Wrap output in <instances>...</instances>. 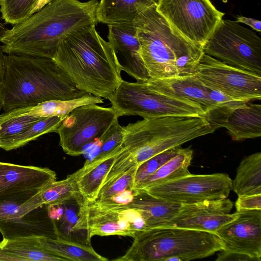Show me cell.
Masks as SVG:
<instances>
[{"label":"cell","mask_w":261,"mask_h":261,"mask_svg":"<svg viewBox=\"0 0 261 261\" xmlns=\"http://www.w3.org/2000/svg\"><path fill=\"white\" fill-rule=\"evenodd\" d=\"M40 246L51 254L66 261H106L108 258L97 253L90 244L60 237H39Z\"/></svg>","instance_id":"obj_25"},{"label":"cell","mask_w":261,"mask_h":261,"mask_svg":"<svg viewBox=\"0 0 261 261\" xmlns=\"http://www.w3.org/2000/svg\"><path fill=\"white\" fill-rule=\"evenodd\" d=\"M158 0H100L96 10L98 22L107 25L133 22L148 8L156 5Z\"/></svg>","instance_id":"obj_23"},{"label":"cell","mask_w":261,"mask_h":261,"mask_svg":"<svg viewBox=\"0 0 261 261\" xmlns=\"http://www.w3.org/2000/svg\"><path fill=\"white\" fill-rule=\"evenodd\" d=\"M6 28L4 24L0 22V38L3 36Z\"/></svg>","instance_id":"obj_42"},{"label":"cell","mask_w":261,"mask_h":261,"mask_svg":"<svg viewBox=\"0 0 261 261\" xmlns=\"http://www.w3.org/2000/svg\"><path fill=\"white\" fill-rule=\"evenodd\" d=\"M43 118L31 115H13L8 111L4 112L0 115V145L22 133Z\"/></svg>","instance_id":"obj_33"},{"label":"cell","mask_w":261,"mask_h":261,"mask_svg":"<svg viewBox=\"0 0 261 261\" xmlns=\"http://www.w3.org/2000/svg\"><path fill=\"white\" fill-rule=\"evenodd\" d=\"M237 217L215 233L223 250L247 255L261 260V210L237 211Z\"/></svg>","instance_id":"obj_15"},{"label":"cell","mask_w":261,"mask_h":261,"mask_svg":"<svg viewBox=\"0 0 261 261\" xmlns=\"http://www.w3.org/2000/svg\"><path fill=\"white\" fill-rule=\"evenodd\" d=\"M144 82L157 93L199 103L206 110V117L218 106L210 96L208 87L194 74L163 79H150Z\"/></svg>","instance_id":"obj_19"},{"label":"cell","mask_w":261,"mask_h":261,"mask_svg":"<svg viewBox=\"0 0 261 261\" xmlns=\"http://www.w3.org/2000/svg\"><path fill=\"white\" fill-rule=\"evenodd\" d=\"M53 60L78 89L109 100L123 80L112 49L94 25L63 39Z\"/></svg>","instance_id":"obj_2"},{"label":"cell","mask_w":261,"mask_h":261,"mask_svg":"<svg viewBox=\"0 0 261 261\" xmlns=\"http://www.w3.org/2000/svg\"><path fill=\"white\" fill-rule=\"evenodd\" d=\"M37 0H0L1 19L5 24L14 25L27 19Z\"/></svg>","instance_id":"obj_34"},{"label":"cell","mask_w":261,"mask_h":261,"mask_svg":"<svg viewBox=\"0 0 261 261\" xmlns=\"http://www.w3.org/2000/svg\"><path fill=\"white\" fill-rule=\"evenodd\" d=\"M97 0H51L0 38L7 55L53 59L59 42L78 29L98 22Z\"/></svg>","instance_id":"obj_1"},{"label":"cell","mask_w":261,"mask_h":261,"mask_svg":"<svg viewBox=\"0 0 261 261\" xmlns=\"http://www.w3.org/2000/svg\"><path fill=\"white\" fill-rule=\"evenodd\" d=\"M117 261H189L201 259L224 249L214 232L165 226L141 231Z\"/></svg>","instance_id":"obj_5"},{"label":"cell","mask_w":261,"mask_h":261,"mask_svg":"<svg viewBox=\"0 0 261 261\" xmlns=\"http://www.w3.org/2000/svg\"><path fill=\"white\" fill-rule=\"evenodd\" d=\"M235 207L237 211L261 210V194L238 196Z\"/></svg>","instance_id":"obj_37"},{"label":"cell","mask_w":261,"mask_h":261,"mask_svg":"<svg viewBox=\"0 0 261 261\" xmlns=\"http://www.w3.org/2000/svg\"><path fill=\"white\" fill-rule=\"evenodd\" d=\"M233 205L227 198L182 204L176 215L163 227H177L215 233L237 217V212L230 214Z\"/></svg>","instance_id":"obj_16"},{"label":"cell","mask_w":261,"mask_h":261,"mask_svg":"<svg viewBox=\"0 0 261 261\" xmlns=\"http://www.w3.org/2000/svg\"><path fill=\"white\" fill-rule=\"evenodd\" d=\"M38 237L3 238L0 243V261H66L42 248Z\"/></svg>","instance_id":"obj_22"},{"label":"cell","mask_w":261,"mask_h":261,"mask_svg":"<svg viewBox=\"0 0 261 261\" xmlns=\"http://www.w3.org/2000/svg\"><path fill=\"white\" fill-rule=\"evenodd\" d=\"M181 149L180 146L170 148L149 158L139 165L135 176L133 190L139 186L166 162L176 155Z\"/></svg>","instance_id":"obj_35"},{"label":"cell","mask_w":261,"mask_h":261,"mask_svg":"<svg viewBox=\"0 0 261 261\" xmlns=\"http://www.w3.org/2000/svg\"><path fill=\"white\" fill-rule=\"evenodd\" d=\"M0 243H1V242H0Z\"/></svg>","instance_id":"obj_43"},{"label":"cell","mask_w":261,"mask_h":261,"mask_svg":"<svg viewBox=\"0 0 261 261\" xmlns=\"http://www.w3.org/2000/svg\"><path fill=\"white\" fill-rule=\"evenodd\" d=\"M80 194L72 174L60 181H54L35 196L37 208L60 204L76 198Z\"/></svg>","instance_id":"obj_29"},{"label":"cell","mask_w":261,"mask_h":261,"mask_svg":"<svg viewBox=\"0 0 261 261\" xmlns=\"http://www.w3.org/2000/svg\"><path fill=\"white\" fill-rule=\"evenodd\" d=\"M108 25V42L121 71H124L137 82L150 79L141 57L140 44L133 22H120Z\"/></svg>","instance_id":"obj_18"},{"label":"cell","mask_w":261,"mask_h":261,"mask_svg":"<svg viewBox=\"0 0 261 261\" xmlns=\"http://www.w3.org/2000/svg\"><path fill=\"white\" fill-rule=\"evenodd\" d=\"M208 89L211 98L218 106L207 116V118L211 125L216 130L224 127L232 112L247 104L248 101L233 98L210 88Z\"/></svg>","instance_id":"obj_32"},{"label":"cell","mask_w":261,"mask_h":261,"mask_svg":"<svg viewBox=\"0 0 261 261\" xmlns=\"http://www.w3.org/2000/svg\"><path fill=\"white\" fill-rule=\"evenodd\" d=\"M50 1L51 0H37L32 9V14L39 11Z\"/></svg>","instance_id":"obj_41"},{"label":"cell","mask_w":261,"mask_h":261,"mask_svg":"<svg viewBox=\"0 0 261 261\" xmlns=\"http://www.w3.org/2000/svg\"><path fill=\"white\" fill-rule=\"evenodd\" d=\"M133 23L150 79L194 74L203 48L175 31L156 11V5L139 14Z\"/></svg>","instance_id":"obj_4"},{"label":"cell","mask_w":261,"mask_h":261,"mask_svg":"<svg viewBox=\"0 0 261 261\" xmlns=\"http://www.w3.org/2000/svg\"><path fill=\"white\" fill-rule=\"evenodd\" d=\"M156 9L175 31L203 48L225 15L210 0H158Z\"/></svg>","instance_id":"obj_10"},{"label":"cell","mask_w":261,"mask_h":261,"mask_svg":"<svg viewBox=\"0 0 261 261\" xmlns=\"http://www.w3.org/2000/svg\"><path fill=\"white\" fill-rule=\"evenodd\" d=\"M118 118L138 115L143 119L165 117H206L205 109L199 103L157 93L144 82L122 80L110 100Z\"/></svg>","instance_id":"obj_7"},{"label":"cell","mask_w":261,"mask_h":261,"mask_svg":"<svg viewBox=\"0 0 261 261\" xmlns=\"http://www.w3.org/2000/svg\"><path fill=\"white\" fill-rule=\"evenodd\" d=\"M124 137L123 126L116 119L106 132L98 139L100 147L93 159H99L122 146Z\"/></svg>","instance_id":"obj_36"},{"label":"cell","mask_w":261,"mask_h":261,"mask_svg":"<svg viewBox=\"0 0 261 261\" xmlns=\"http://www.w3.org/2000/svg\"><path fill=\"white\" fill-rule=\"evenodd\" d=\"M35 196L24 195L0 201V232L4 239L56 238L46 206L37 208Z\"/></svg>","instance_id":"obj_14"},{"label":"cell","mask_w":261,"mask_h":261,"mask_svg":"<svg viewBox=\"0 0 261 261\" xmlns=\"http://www.w3.org/2000/svg\"><path fill=\"white\" fill-rule=\"evenodd\" d=\"M118 119L114 109L96 104L74 109L62 121L55 133L65 153L71 156L83 154L84 148L99 139Z\"/></svg>","instance_id":"obj_11"},{"label":"cell","mask_w":261,"mask_h":261,"mask_svg":"<svg viewBox=\"0 0 261 261\" xmlns=\"http://www.w3.org/2000/svg\"><path fill=\"white\" fill-rule=\"evenodd\" d=\"M225 127L234 141L254 139L261 136V105L247 103L234 110Z\"/></svg>","instance_id":"obj_24"},{"label":"cell","mask_w":261,"mask_h":261,"mask_svg":"<svg viewBox=\"0 0 261 261\" xmlns=\"http://www.w3.org/2000/svg\"><path fill=\"white\" fill-rule=\"evenodd\" d=\"M64 118L53 116L44 118L32 125L22 133L13 137L0 145V148L10 151L22 147L41 136L55 132Z\"/></svg>","instance_id":"obj_30"},{"label":"cell","mask_w":261,"mask_h":261,"mask_svg":"<svg viewBox=\"0 0 261 261\" xmlns=\"http://www.w3.org/2000/svg\"><path fill=\"white\" fill-rule=\"evenodd\" d=\"M122 146L99 159L87 161L84 166L72 173L79 193L87 201L95 200L99 190Z\"/></svg>","instance_id":"obj_20"},{"label":"cell","mask_w":261,"mask_h":261,"mask_svg":"<svg viewBox=\"0 0 261 261\" xmlns=\"http://www.w3.org/2000/svg\"><path fill=\"white\" fill-rule=\"evenodd\" d=\"M144 190L154 196L182 205L227 198L232 190V180L224 173L190 174Z\"/></svg>","instance_id":"obj_13"},{"label":"cell","mask_w":261,"mask_h":261,"mask_svg":"<svg viewBox=\"0 0 261 261\" xmlns=\"http://www.w3.org/2000/svg\"><path fill=\"white\" fill-rule=\"evenodd\" d=\"M4 53L3 45L0 44V85L3 81L4 74Z\"/></svg>","instance_id":"obj_40"},{"label":"cell","mask_w":261,"mask_h":261,"mask_svg":"<svg viewBox=\"0 0 261 261\" xmlns=\"http://www.w3.org/2000/svg\"><path fill=\"white\" fill-rule=\"evenodd\" d=\"M138 165L105 181L96 200L105 203H116L125 192H133Z\"/></svg>","instance_id":"obj_31"},{"label":"cell","mask_w":261,"mask_h":261,"mask_svg":"<svg viewBox=\"0 0 261 261\" xmlns=\"http://www.w3.org/2000/svg\"><path fill=\"white\" fill-rule=\"evenodd\" d=\"M193 156L190 148H181L174 156L166 162L135 189H146L191 174L189 167Z\"/></svg>","instance_id":"obj_28"},{"label":"cell","mask_w":261,"mask_h":261,"mask_svg":"<svg viewBox=\"0 0 261 261\" xmlns=\"http://www.w3.org/2000/svg\"><path fill=\"white\" fill-rule=\"evenodd\" d=\"M55 180L49 168L0 162V201L36 195Z\"/></svg>","instance_id":"obj_17"},{"label":"cell","mask_w":261,"mask_h":261,"mask_svg":"<svg viewBox=\"0 0 261 261\" xmlns=\"http://www.w3.org/2000/svg\"><path fill=\"white\" fill-rule=\"evenodd\" d=\"M194 74L206 87L235 99H261V76L229 66L204 54Z\"/></svg>","instance_id":"obj_12"},{"label":"cell","mask_w":261,"mask_h":261,"mask_svg":"<svg viewBox=\"0 0 261 261\" xmlns=\"http://www.w3.org/2000/svg\"><path fill=\"white\" fill-rule=\"evenodd\" d=\"M103 102L102 98L87 93L75 99L49 100L35 106L13 109L9 112L13 115H31L40 118L53 116L64 118L77 107Z\"/></svg>","instance_id":"obj_26"},{"label":"cell","mask_w":261,"mask_h":261,"mask_svg":"<svg viewBox=\"0 0 261 261\" xmlns=\"http://www.w3.org/2000/svg\"><path fill=\"white\" fill-rule=\"evenodd\" d=\"M236 21L249 25L253 30L257 32L260 33L261 31V22L259 20L244 16H238Z\"/></svg>","instance_id":"obj_39"},{"label":"cell","mask_w":261,"mask_h":261,"mask_svg":"<svg viewBox=\"0 0 261 261\" xmlns=\"http://www.w3.org/2000/svg\"><path fill=\"white\" fill-rule=\"evenodd\" d=\"M77 220L73 234L84 233L90 244L94 236L117 235L134 238L141 231L148 229L140 213L126 204L105 203L97 200L87 201L79 195Z\"/></svg>","instance_id":"obj_8"},{"label":"cell","mask_w":261,"mask_h":261,"mask_svg":"<svg viewBox=\"0 0 261 261\" xmlns=\"http://www.w3.org/2000/svg\"><path fill=\"white\" fill-rule=\"evenodd\" d=\"M0 110L4 112L89 93L78 89L53 59L24 55L4 57Z\"/></svg>","instance_id":"obj_3"},{"label":"cell","mask_w":261,"mask_h":261,"mask_svg":"<svg viewBox=\"0 0 261 261\" xmlns=\"http://www.w3.org/2000/svg\"><path fill=\"white\" fill-rule=\"evenodd\" d=\"M123 128L122 147L138 166L161 152L216 130L204 116L143 119Z\"/></svg>","instance_id":"obj_6"},{"label":"cell","mask_w":261,"mask_h":261,"mask_svg":"<svg viewBox=\"0 0 261 261\" xmlns=\"http://www.w3.org/2000/svg\"><path fill=\"white\" fill-rule=\"evenodd\" d=\"M203 51L227 65L261 76V39L236 20L222 19Z\"/></svg>","instance_id":"obj_9"},{"label":"cell","mask_w":261,"mask_h":261,"mask_svg":"<svg viewBox=\"0 0 261 261\" xmlns=\"http://www.w3.org/2000/svg\"><path fill=\"white\" fill-rule=\"evenodd\" d=\"M126 204L140 213L148 229L164 226L176 215L181 205L154 196L144 189H134L133 196Z\"/></svg>","instance_id":"obj_21"},{"label":"cell","mask_w":261,"mask_h":261,"mask_svg":"<svg viewBox=\"0 0 261 261\" xmlns=\"http://www.w3.org/2000/svg\"><path fill=\"white\" fill-rule=\"evenodd\" d=\"M218 254V257L216 259L217 261L223 260H244V261H255L253 258L250 256L239 253L226 251L221 250L219 251Z\"/></svg>","instance_id":"obj_38"},{"label":"cell","mask_w":261,"mask_h":261,"mask_svg":"<svg viewBox=\"0 0 261 261\" xmlns=\"http://www.w3.org/2000/svg\"><path fill=\"white\" fill-rule=\"evenodd\" d=\"M232 190L238 196L261 194V152L242 160L232 180Z\"/></svg>","instance_id":"obj_27"}]
</instances>
